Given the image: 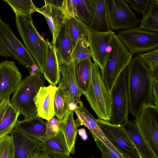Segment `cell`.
Returning a JSON list of instances; mask_svg holds the SVG:
<instances>
[{
	"label": "cell",
	"mask_w": 158,
	"mask_h": 158,
	"mask_svg": "<svg viewBox=\"0 0 158 158\" xmlns=\"http://www.w3.org/2000/svg\"><path fill=\"white\" fill-rule=\"evenodd\" d=\"M126 69L129 111L135 118L144 106L153 104L155 75L138 56L132 59Z\"/></svg>",
	"instance_id": "obj_1"
},
{
	"label": "cell",
	"mask_w": 158,
	"mask_h": 158,
	"mask_svg": "<svg viewBox=\"0 0 158 158\" xmlns=\"http://www.w3.org/2000/svg\"><path fill=\"white\" fill-rule=\"evenodd\" d=\"M98 118L109 121L111 111L110 94L103 80L98 64L92 62L89 81L85 94Z\"/></svg>",
	"instance_id": "obj_2"
},
{
	"label": "cell",
	"mask_w": 158,
	"mask_h": 158,
	"mask_svg": "<svg viewBox=\"0 0 158 158\" xmlns=\"http://www.w3.org/2000/svg\"><path fill=\"white\" fill-rule=\"evenodd\" d=\"M15 19L17 29L25 47L33 57L43 74L46 56V41L34 25L31 15L15 14Z\"/></svg>",
	"instance_id": "obj_3"
},
{
	"label": "cell",
	"mask_w": 158,
	"mask_h": 158,
	"mask_svg": "<svg viewBox=\"0 0 158 158\" xmlns=\"http://www.w3.org/2000/svg\"><path fill=\"white\" fill-rule=\"evenodd\" d=\"M44 85V78L41 73L33 76L29 75L23 80L14 93L10 103L24 119L37 115L34 99L40 87Z\"/></svg>",
	"instance_id": "obj_4"
},
{
	"label": "cell",
	"mask_w": 158,
	"mask_h": 158,
	"mask_svg": "<svg viewBox=\"0 0 158 158\" xmlns=\"http://www.w3.org/2000/svg\"><path fill=\"white\" fill-rule=\"evenodd\" d=\"M110 48L106 61L101 71L102 78L109 93L133 56L115 34Z\"/></svg>",
	"instance_id": "obj_5"
},
{
	"label": "cell",
	"mask_w": 158,
	"mask_h": 158,
	"mask_svg": "<svg viewBox=\"0 0 158 158\" xmlns=\"http://www.w3.org/2000/svg\"><path fill=\"white\" fill-rule=\"evenodd\" d=\"M117 35L132 56L158 48L157 32L135 27L120 31Z\"/></svg>",
	"instance_id": "obj_6"
},
{
	"label": "cell",
	"mask_w": 158,
	"mask_h": 158,
	"mask_svg": "<svg viewBox=\"0 0 158 158\" xmlns=\"http://www.w3.org/2000/svg\"><path fill=\"white\" fill-rule=\"evenodd\" d=\"M109 26L113 30H127L136 27L140 20L125 0H105Z\"/></svg>",
	"instance_id": "obj_7"
},
{
	"label": "cell",
	"mask_w": 158,
	"mask_h": 158,
	"mask_svg": "<svg viewBox=\"0 0 158 158\" xmlns=\"http://www.w3.org/2000/svg\"><path fill=\"white\" fill-rule=\"evenodd\" d=\"M126 69L122 72L110 93L111 111L109 121L114 125H122L128 119L129 108Z\"/></svg>",
	"instance_id": "obj_8"
},
{
	"label": "cell",
	"mask_w": 158,
	"mask_h": 158,
	"mask_svg": "<svg viewBox=\"0 0 158 158\" xmlns=\"http://www.w3.org/2000/svg\"><path fill=\"white\" fill-rule=\"evenodd\" d=\"M96 120L105 137L117 151L133 158H142L122 125L113 124L98 118Z\"/></svg>",
	"instance_id": "obj_9"
},
{
	"label": "cell",
	"mask_w": 158,
	"mask_h": 158,
	"mask_svg": "<svg viewBox=\"0 0 158 158\" xmlns=\"http://www.w3.org/2000/svg\"><path fill=\"white\" fill-rule=\"evenodd\" d=\"M133 121L142 136L158 156V107L153 104L144 106Z\"/></svg>",
	"instance_id": "obj_10"
},
{
	"label": "cell",
	"mask_w": 158,
	"mask_h": 158,
	"mask_svg": "<svg viewBox=\"0 0 158 158\" xmlns=\"http://www.w3.org/2000/svg\"><path fill=\"white\" fill-rule=\"evenodd\" d=\"M0 40L11 58L23 65L29 72L32 66L38 65L28 50L13 33L10 26L3 22L0 16Z\"/></svg>",
	"instance_id": "obj_11"
},
{
	"label": "cell",
	"mask_w": 158,
	"mask_h": 158,
	"mask_svg": "<svg viewBox=\"0 0 158 158\" xmlns=\"http://www.w3.org/2000/svg\"><path fill=\"white\" fill-rule=\"evenodd\" d=\"M115 33L113 31L100 32L88 30L87 39L94 62L98 65L101 71L106 61L111 42Z\"/></svg>",
	"instance_id": "obj_12"
},
{
	"label": "cell",
	"mask_w": 158,
	"mask_h": 158,
	"mask_svg": "<svg viewBox=\"0 0 158 158\" xmlns=\"http://www.w3.org/2000/svg\"><path fill=\"white\" fill-rule=\"evenodd\" d=\"M23 80L21 73L13 61L6 60L0 63V101L14 93Z\"/></svg>",
	"instance_id": "obj_13"
},
{
	"label": "cell",
	"mask_w": 158,
	"mask_h": 158,
	"mask_svg": "<svg viewBox=\"0 0 158 158\" xmlns=\"http://www.w3.org/2000/svg\"><path fill=\"white\" fill-rule=\"evenodd\" d=\"M75 66L71 60L60 66V79L58 87L65 92L68 98L77 107L83 105L81 99L75 76Z\"/></svg>",
	"instance_id": "obj_14"
},
{
	"label": "cell",
	"mask_w": 158,
	"mask_h": 158,
	"mask_svg": "<svg viewBox=\"0 0 158 158\" xmlns=\"http://www.w3.org/2000/svg\"><path fill=\"white\" fill-rule=\"evenodd\" d=\"M57 87L50 85L41 87L34 99L37 115L48 120L54 115V99Z\"/></svg>",
	"instance_id": "obj_15"
},
{
	"label": "cell",
	"mask_w": 158,
	"mask_h": 158,
	"mask_svg": "<svg viewBox=\"0 0 158 158\" xmlns=\"http://www.w3.org/2000/svg\"><path fill=\"white\" fill-rule=\"evenodd\" d=\"M44 2V5L37 7L36 12L42 14L46 20L52 37L51 43L54 44L62 24L69 16L63 9L56 7L46 0Z\"/></svg>",
	"instance_id": "obj_16"
},
{
	"label": "cell",
	"mask_w": 158,
	"mask_h": 158,
	"mask_svg": "<svg viewBox=\"0 0 158 158\" xmlns=\"http://www.w3.org/2000/svg\"><path fill=\"white\" fill-rule=\"evenodd\" d=\"M14 147L15 158H30L34 152L41 150L40 141L31 138L14 128L10 134Z\"/></svg>",
	"instance_id": "obj_17"
},
{
	"label": "cell",
	"mask_w": 158,
	"mask_h": 158,
	"mask_svg": "<svg viewBox=\"0 0 158 158\" xmlns=\"http://www.w3.org/2000/svg\"><path fill=\"white\" fill-rule=\"evenodd\" d=\"M80 125H84L90 131L93 138H95L101 141L109 148L113 151H117L114 146L105 137L96 119L84 107L77 106L73 110Z\"/></svg>",
	"instance_id": "obj_18"
},
{
	"label": "cell",
	"mask_w": 158,
	"mask_h": 158,
	"mask_svg": "<svg viewBox=\"0 0 158 158\" xmlns=\"http://www.w3.org/2000/svg\"><path fill=\"white\" fill-rule=\"evenodd\" d=\"M19 115L11 105L9 98L0 101V139L10 134Z\"/></svg>",
	"instance_id": "obj_19"
},
{
	"label": "cell",
	"mask_w": 158,
	"mask_h": 158,
	"mask_svg": "<svg viewBox=\"0 0 158 158\" xmlns=\"http://www.w3.org/2000/svg\"><path fill=\"white\" fill-rule=\"evenodd\" d=\"M66 22L62 24L54 44L60 66L68 64L72 60L73 51Z\"/></svg>",
	"instance_id": "obj_20"
},
{
	"label": "cell",
	"mask_w": 158,
	"mask_h": 158,
	"mask_svg": "<svg viewBox=\"0 0 158 158\" xmlns=\"http://www.w3.org/2000/svg\"><path fill=\"white\" fill-rule=\"evenodd\" d=\"M46 41V56L43 74L50 85L56 86L60 79V65L54 44L47 39Z\"/></svg>",
	"instance_id": "obj_21"
},
{
	"label": "cell",
	"mask_w": 158,
	"mask_h": 158,
	"mask_svg": "<svg viewBox=\"0 0 158 158\" xmlns=\"http://www.w3.org/2000/svg\"><path fill=\"white\" fill-rule=\"evenodd\" d=\"M122 125L142 158H158L141 134L134 122L128 119Z\"/></svg>",
	"instance_id": "obj_22"
},
{
	"label": "cell",
	"mask_w": 158,
	"mask_h": 158,
	"mask_svg": "<svg viewBox=\"0 0 158 158\" xmlns=\"http://www.w3.org/2000/svg\"><path fill=\"white\" fill-rule=\"evenodd\" d=\"M14 128L39 141L46 136V123L38 115L29 118L18 120Z\"/></svg>",
	"instance_id": "obj_23"
},
{
	"label": "cell",
	"mask_w": 158,
	"mask_h": 158,
	"mask_svg": "<svg viewBox=\"0 0 158 158\" xmlns=\"http://www.w3.org/2000/svg\"><path fill=\"white\" fill-rule=\"evenodd\" d=\"M39 141L41 151L48 155L70 156V153L61 130L56 136H45Z\"/></svg>",
	"instance_id": "obj_24"
},
{
	"label": "cell",
	"mask_w": 158,
	"mask_h": 158,
	"mask_svg": "<svg viewBox=\"0 0 158 158\" xmlns=\"http://www.w3.org/2000/svg\"><path fill=\"white\" fill-rule=\"evenodd\" d=\"M94 10L91 23L88 27L89 30L100 32L110 30L108 21L105 0H94Z\"/></svg>",
	"instance_id": "obj_25"
},
{
	"label": "cell",
	"mask_w": 158,
	"mask_h": 158,
	"mask_svg": "<svg viewBox=\"0 0 158 158\" xmlns=\"http://www.w3.org/2000/svg\"><path fill=\"white\" fill-rule=\"evenodd\" d=\"M73 111H71L64 121L61 123V130L64 136L69 151L74 154L75 144L78 127L80 125L78 121L74 120Z\"/></svg>",
	"instance_id": "obj_26"
},
{
	"label": "cell",
	"mask_w": 158,
	"mask_h": 158,
	"mask_svg": "<svg viewBox=\"0 0 158 158\" xmlns=\"http://www.w3.org/2000/svg\"><path fill=\"white\" fill-rule=\"evenodd\" d=\"M54 115L61 122H63L71 111L77 106L68 98L64 91L57 87L54 103Z\"/></svg>",
	"instance_id": "obj_27"
},
{
	"label": "cell",
	"mask_w": 158,
	"mask_h": 158,
	"mask_svg": "<svg viewBox=\"0 0 158 158\" xmlns=\"http://www.w3.org/2000/svg\"><path fill=\"white\" fill-rule=\"evenodd\" d=\"M92 61L91 57L83 60L75 66V76L80 94H85L89 81Z\"/></svg>",
	"instance_id": "obj_28"
},
{
	"label": "cell",
	"mask_w": 158,
	"mask_h": 158,
	"mask_svg": "<svg viewBox=\"0 0 158 158\" xmlns=\"http://www.w3.org/2000/svg\"><path fill=\"white\" fill-rule=\"evenodd\" d=\"M139 28L158 33V0H150L148 9L140 20Z\"/></svg>",
	"instance_id": "obj_29"
},
{
	"label": "cell",
	"mask_w": 158,
	"mask_h": 158,
	"mask_svg": "<svg viewBox=\"0 0 158 158\" xmlns=\"http://www.w3.org/2000/svg\"><path fill=\"white\" fill-rule=\"evenodd\" d=\"M66 23L73 50L79 39H87L88 29L81 20L74 16L69 17Z\"/></svg>",
	"instance_id": "obj_30"
},
{
	"label": "cell",
	"mask_w": 158,
	"mask_h": 158,
	"mask_svg": "<svg viewBox=\"0 0 158 158\" xmlns=\"http://www.w3.org/2000/svg\"><path fill=\"white\" fill-rule=\"evenodd\" d=\"M76 1L77 5L76 17L81 20L88 27L91 23L94 12V0Z\"/></svg>",
	"instance_id": "obj_31"
},
{
	"label": "cell",
	"mask_w": 158,
	"mask_h": 158,
	"mask_svg": "<svg viewBox=\"0 0 158 158\" xmlns=\"http://www.w3.org/2000/svg\"><path fill=\"white\" fill-rule=\"evenodd\" d=\"M3 1L11 7L15 14L26 16L37 11V7L31 0H4Z\"/></svg>",
	"instance_id": "obj_32"
},
{
	"label": "cell",
	"mask_w": 158,
	"mask_h": 158,
	"mask_svg": "<svg viewBox=\"0 0 158 158\" xmlns=\"http://www.w3.org/2000/svg\"><path fill=\"white\" fill-rule=\"evenodd\" d=\"M91 57L88 39H79L77 41L71 56L74 66L80 61Z\"/></svg>",
	"instance_id": "obj_33"
},
{
	"label": "cell",
	"mask_w": 158,
	"mask_h": 158,
	"mask_svg": "<svg viewBox=\"0 0 158 158\" xmlns=\"http://www.w3.org/2000/svg\"><path fill=\"white\" fill-rule=\"evenodd\" d=\"M138 56L152 72L158 77V48L144 53Z\"/></svg>",
	"instance_id": "obj_34"
},
{
	"label": "cell",
	"mask_w": 158,
	"mask_h": 158,
	"mask_svg": "<svg viewBox=\"0 0 158 158\" xmlns=\"http://www.w3.org/2000/svg\"><path fill=\"white\" fill-rule=\"evenodd\" d=\"M0 158H15L14 145L10 134L0 139Z\"/></svg>",
	"instance_id": "obj_35"
},
{
	"label": "cell",
	"mask_w": 158,
	"mask_h": 158,
	"mask_svg": "<svg viewBox=\"0 0 158 158\" xmlns=\"http://www.w3.org/2000/svg\"><path fill=\"white\" fill-rule=\"evenodd\" d=\"M93 139L100 150L101 158H133L122 154L117 151L110 150L97 139L95 138Z\"/></svg>",
	"instance_id": "obj_36"
},
{
	"label": "cell",
	"mask_w": 158,
	"mask_h": 158,
	"mask_svg": "<svg viewBox=\"0 0 158 158\" xmlns=\"http://www.w3.org/2000/svg\"><path fill=\"white\" fill-rule=\"evenodd\" d=\"M46 136L53 137L58 135L61 130V123L54 116L45 122Z\"/></svg>",
	"instance_id": "obj_37"
},
{
	"label": "cell",
	"mask_w": 158,
	"mask_h": 158,
	"mask_svg": "<svg viewBox=\"0 0 158 158\" xmlns=\"http://www.w3.org/2000/svg\"><path fill=\"white\" fill-rule=\"evenodd\" d=\"M139 14L143 15L147 11L150 0H125Z\"/></svg>",
	"instance_id": "obj_38"
},
{
	"label": "cell",
	"mask_w": 158,
	"mask_h": 158,
	"mask_svg": "<svg viewBox=\"0 0 158 158\" xmlns=\"http://www.w3.org/2000/svg\"><path fill=\"white\" fill-rule=\"evenodd\" d=\"M77 3L76 0H64L63 9L69 16L76 17Z\"/></svg>",
	"instance_id": "obj_39"
},
{
	"label": "cell",
	"mask_w": 158,
	"mask_h": 158,
	"mask_svg": "<svg viewBox=\"0 0 158 158\" xmlns=\"http://www.w3.org/2000/svg\"><path fill=\"white\" fill-rule=\"evenodd\" d=\"M158 77H155L153 79L152 93L155 106L158 107Z\"/></svg>",
	"instance_id": "obj_40"
},
{
	"label": "cell",
	"mask_w": 158,
	"mask_h": 158,
	"mask_svg": "<svg viewBox=\"0 0 158 158\" xmlns=\"http://www.w3.org/2000/svg\"><path fill=\"white\" fill-rule=\"evenodd\" d=\"M30 158H51L49 155L41 150L33 153Z\"/></svg>",
	"instance_id": "obj_41"
},
{
	"label": "cell",
	"mask_w": 158,
	"mask_h": 158,
	"mask_svg": "<svg viewBox=\"0 0 158 158\" xmlns=\"http://www.w3.org/2000/svg\"><path fill=\"white\" fill-rule=\"evenodd\" d=\"M0 56L8 57L11 56L8 50L0 40Z\"/></svg>",
	"instance_id": "obj_42"
},
{
	"label": "cell",
	"mask_w": 158,
	"mask_h": 158,
	"mask_svg": "<svg viewBox=\"0 0 158 158\" xmlns=\"http://www.w3.org/2000/svg\"><path fill=\"white\" fill-rule=\"evenodd\" d=\"M48 3L58 8L63 9L64 0H46Z\"/></svg>",
	"instance_id": "obj_43"
},
{
	"label": "cell",
	"mask_w": 158,
	"mask_h": 158,
	"mask_svg": "<svg viewBox=\"0 0 158 158\" xmlns=\"http://www.w3.org/2000/svg\"><path fill=\"white\" fill-rule=\"evenodd\" d=\"M78 132L79 135L81 136L82 139L84 140L87 139V135L85 130L83 128H81L78 130L77 132Z\"/></svg>",
	"instance_id": "obj_44"
},
{
	"label": "cell",
	"mask_w": 158,
	"mask_h": 158,
	"mask_svg": "<svg viewBox=\"0 0 158 158\" xmlns=\"http://www.w3.org/2000/svg\"><path fill=\"white\" fill-rule=\"evenodd\" d=\"M51 158H75L70 156H59L54 155H48ZM88 158H95L93 157Z\"/></svg>",
	"instance_id": "obj_45"
}]
</instances>
